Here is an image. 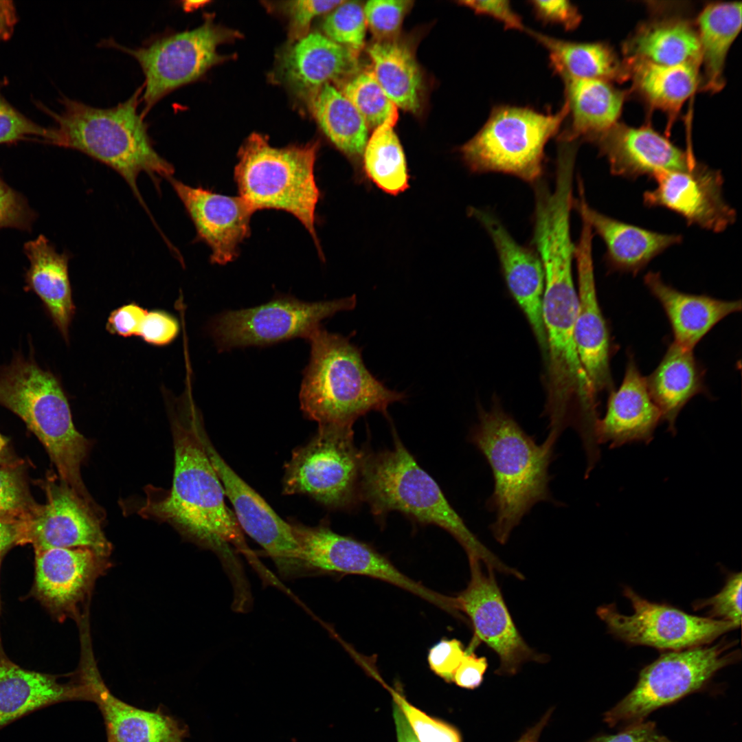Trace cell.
<instances>
[{
	"label": "cell",
	"mask_w": 742,
	"mask_h": 742,
	"mask_svg": "<svg viewBox=\"0 0 742 742\" xmlns=\"http://www.w3.org/2000/svg\"><path fill=\"white\" fill-rule=\"evenodd\" d=\"M179 407L171 416L172 487L162 493L148 486L137 513L170 524L187 539L215 553L232 583L234 597L245 598L250 589L238 554L243 553L257 567L259 563L225 504L223 487L203 443L200 413L188 395Z\"/></svg>",
	"instance_id": "6da1fadb"
},
{
	"label": "cell",
	"mask_w": 742,
	"mask_h": 742,
	"mask_svg": "<svg viewBox=\"0 0 742 742\" xmlns=\"http://www.w3.org/2000/svg\"><path fill=\"white\" fill-rule=\"evenodd\" d=\"M469 439L491 469L494 488L486 506L495 517L490 530L504 544L535 504L552 501L548 470L555 444H537L497 401L489 409L480 407Z\"/></svg>",
	"instance_id": "7a4b0ae2"
},
{
	"label": "cell",
	"mask_w": 742,
	"mask_h": 742,
	"mask_svg": "<svg viewBox=\"0 0 742 742\" xmlns=\"http://www.w3.org/2000/svg\"><path fill=\"white\" fill-rule=\"evenodd\" d=\"M142 91V85L127 100L109 108L63 98L60 113L47 110L55 122L47 143L76 150L113 169L148 212L137 184L139 175L146 173L158 187L161 179L172 177L175 168L155 150L138 111Z\"/></svg>",
	"instance_id": "3957f363"
},
{
	"label": "cell",
	"mask_w": 742,
	"mask_h": 742,
	"mask_svg": "<svg viewBox=\"0 0 742 742\" xmlns=\"http://www.w3.org/2000/svg\"><path fill=\"white\" fill-rule=\"evenodd\" d=\"M394 446L377 453H366L360 482V499L372 513L383 517L398 511L422 524L436 525L451 535L468 559L506 575L514 567L503 563L469 529L436 481L416 462L393 430Z\"/></svg>",
	"instance_id": "277c9868"
},
{
	"label": "cell",
	"mask_w": 742,
	"mask_h": 742,
	"mask_svg": "<svg viewBox=\"0 0 742 742\" xmlns=\"http://www.w3.org/2000/svg\"><path fill=\"white\" fill-rule=\"evenodd\" d=\"M306 340L311 355L300 403L304 415L318 426L352 427L357 418L372 411L387 416L390 405L405 398L372 374L361 350L348 337L321 326Z\"/></svg>",
	"instance_id": "5b68a950"
},
{
	"label": "cell",
	"mask_w": 742,
	"mask_h": 742,
	"mask_svg": "<svg viewBox=\"0 0 742 742\" xmlns=\"http://www.w3.org/2000/svg\"><path fill=\"white\" fill-rule=\"evenodd\" d=\"M0 405L20 417L45 447L66 484L95 513L103 510L81 476L91 442L76 429L58 381L32 358L16 356L0 369Z\"/></svg>",
	"instance_id": "8992f818"
},
{
	"label": "cell",
	"mask_w": 742,
	"mask_h": 742,
	"mask_svg": "<svg viewBox=\"0 0 742 742\" xmlns=\"http://www.w3.org/2000/svg\"><path fill=\"white\" fill-rule=\"evenodd\" d=\"M317 142L285 147L252 133L238 153L234 179L239 196L254 212L276 210L295 217L308 231L323 258L316 229V208L321 192L315 175Z\"/></svg>",
	"instance_id": "52a82bcc"
},
{
	"label": "cell",
	"mask_w": 742,
	"mask_h": 742,
	"mask_svg": "<svg viewBox=\"0 0 742 742\" xmlns=\"http://www.w3.org/2000/svg\"><path fill=\"white\" fill-rule=\"evenodd\" d=\"M568 114L565 102L556 113L529 107L495 106L480 131L460 148L473 172H502L535 183L543 172L547 142Z\"/></svg>",
	"instance_id": "ba28073f"
},
{
	"label": "cell",
	"mask_w": 742,
	"mask_h": 742,
	"mask_svg": "<svg viewBox=\"0 0 742 742\" xmlns=\"http://www.w3.org/2000/svg\"><path fill=\"white\" fill-rule=\"evenodd\" d=\"M734 644L723 640L662 654L641 670L634 688L605 712L604 721L610 727L638 723L699 690L717 671L740 659L739 649H732Z\"/></svg>",
	"instance_id": "9c48e42d"
},
{
	"label": "cell",
	"mask_w": 742,
	"mask_h": 742,
	"mask_svg": "<svg viewBox=\"0 0 742 742\" xmlns=\"http://www.w3.org/2000/svg\"><path fill=\"white\" fill-rule=\"evenodd\" d=\"M353 436L352 427L318 426L286 464L283 493L306 495L334 509L355 506L361 500L366 452L355 446Z\"/></svg>",
	"instance_id": "30bf717a"
},
{
	"label": "cell",
	"mask_w": 742,
	"mask_h": 742,
	"mask_svg": "<svg viewBox=\"0 0 742 742\" xmlns=\"http://www.w3.org/2000/svg\"><path fill=\"white\" fill-rule=\"evenodd\" d=\"M233 34L207 19L194 29L170 32L136 48L113 39L101 44L131 55L141 67L145 77L141 98L144 117L166 95L198 80L219 63L221 56L217 48Z\"/></svg>",
	"instance_id": "8fae6325"
},
{
	"label": "cell",
	"mask_w": 742,
	"mask_h": 742,
	"mask_svg": "<svg viewBox=\"0 0 742 742\" xmlns=\"http://www.w3.org/2000/svg\"><path fill=\"white\" fill-rule=\"evenodd\" d=\"M355 295L322 302H304L279 295L262 305L216 315L208 331L218 351L235 348L265 346L296 337H307L324 319L353 309Z\"/></svg>",
	"instance_id": "7c38bea8"
},
{
	"label": "cell",
	"mask_w": 742,
	"mask_h": 742,
	"mask_svg": "<svg viewBox=\"0 0 742 742\" xmlns=\"http://www.w3.org/2000/svg\"><path fill=\"white\" fill-rule=\"evenodd\" d=\"M624 596L633 609L620 613L614 604L600 606L596 614L613 636L631 645L680 651L706 645L737 627L722 620L687 614L666 604L650 602L625 587Z\"/></svg>",
	"instance_id": "4fadbf2b"
},
{
	"label": "cell",
	"mask_w": 742,
	"mask_h": 742,
	"mask_svg": "<svg viewBox=\"0 0 742 742\" xmlns=\"http://www.w3.org/2000/svg\"><path fill=\"white\" fill-rule=\"evenodd\" d=\"M309 574H356L376 578L409 592L449 613L451 597L410 578L370 545L339 535L328 526L290 523Z\"/></svg>",
	"instance_id": "5bb4252c"
},
{
	"label": "cell",
	"mask_w": 742,
	"mask_h": 742,
	"mask_svg": "<svg viewBox=\"0 0 742 742\" xmlns=\"http://www.w3.org/2000/svg\"><path fill=\"white\" fill-rule=\"evenodd\" d=\"M471 578L466 587L454 596L458 611L466 616L473 630L467 647L474 650L483 642L499 657L495 671L499 675H515L529 662L546 663V654L537 652L524 640L504 599L492 567L479 560H469Z\"/></svg>",
	"instance_id": "9a60e30c"
},
{
	"label": "cell",
	"mask_w": 742,
	"mask_h": 742,
	"mask_svg": "<svg viewBox=\"0 0 742 742\" xmlns=\"http://www.w3.org/2000/svg\"><path fill=\"white\" fill-rule=\"evenodd\" d=\"M204 430L202 438L205 449L225 495L234 508L241 530L266 551L282 578L291 579L307 576L291 524L283 520L228 465L215 449Z\"/></svg>",
	"instance_id": "2e32d148"
},
{
	"label": "cell",
	"mask_w": 742,
	"mask_h": 742,
	"mask_svg": "<svg viewBox=\"0 0 742 742\" xmlns=\"http://www.w3.org/2000/svg\"><path fill=\"white\" fill-rule=\"evenodd\" d=\"M47 501L23 521L21 544L30 543L35 552L52 548H84L108 557L111 544L99 517L66 484L45 483Z\"/></svg>",
	"instance_id": "e0dca14e"
},
{
	"label": "cell",
	"mask_w": 742,
	"mask_h": 742,
	"mask_svg": "<svg viewBox=\"0 0 742 742\" xmlns=\"http://www.w3.org/2000/svg\"><path fill=\"white\" fill-rule=\"evenodd\" d=\"M653 190L643 193L648 207H664L682 216L688 225L715 233L737 220V212L725 199L721 172L698 161L692 168L664 171L653 178Z\"/></svg>",
	"instance_id": "ac0fdd59"
},
{
	"label": "cell",
	"mask_w": 742,
	"mask_h": 742,
	"mask_svg": "<svg viewBox=\"0 0 742 742\" xmlns=\"http://www.w3.org/2000/svg\"><path fill=\"white\" fill-rule=\"evenodd\" d=\"M574 259L578 276L575 344L583 368L595 392L614 390L610 361L613 352L608 326L598 302L592 258V231L583 218Z\"/></svg>",
	"instance_id": "d6986e66"
},
{
	"label": "cell",
	"mask_w": 742,
	"mask_h": 742,
	"mask_svg": "<svg viewBox=\"0 0 742 742\" xmlns=\"http://www.w3.org/2000/svg\"><path fill=\"white\" fill-rule=\"evenodd\" d=\"M168 180L194 225L197 240L210 248V262L223 265L237 258L240 245L251 233L255 212L251 206L240 196L192 187L173 177Z\"/></svg>",
	"instance_id": "ffe728a7"
},
{
	"label": "cell",
	"mask_w": 742,
	"mask_h": 742,
	"mask_svg": "<svg viewBox=\"0 0 742 742\" xmlns=\"http://www.w3.org/2000/svg\"><path fill=\"white\" fill-rule=\"evenodd\" d=\"M34 592L59 618H78L96 579L109 567L106 557L84 548L36 552Z\"/></svg>",
	"instance_id": "44dd1931"
},
{
	"label": "cell",
	"mask_w": 742,
	"mask_h": 742,
	"mask_svg": "<svg viewBox=\"0 0 742 742\" xmlns=\"http://www.w3.org/2000/svg\"><path fill=\"white\" fill-rule=\"evenodd\" d=\"M616 177L651 179L664 171L692 168L697 163L693 152L684 150L649 124L639 127L618 122L593 142Z\"/></svg>",
	"instance_id": "7402d4cb"
},
{
	"label": "cell",
	"mask_w": 742,
	"mask_h": 742,
	"mask_svg": "<svg viewBox=\"0 0 742 742\" xmlns=\"http://www.w3.org/2000/svg\"><path fill=\"white\" fill-rule=\"evenodd\" d=\"M90 643L82 642L78 682L102 712L109 742H184L186 730L174 719L159 711L135 708L109 691L98 670Z\"/></svg>",
	"instance_id": "603a6c76"
},
{
	"label": "cell",
	"mask_w": 742,
	"mask_h": 742,
	"mask_svg": "<svg viewBox=\"0 0 742 742\" xmlns=\"http://www.w3.org/2000/svg\"><path fill=\"white\" fill-rule=\"evenodd\" d=\"M470 214L490 236L508 291L528 321L546 359L547 340L542 317L544 273L536 251L516 242L489 212L471 208Z\"/></svg>",
	"instance_id": "cb8c5ba5"
},
{
	"label": "cell",
	"mask_w": 742,
	"mask_h": 742,
	"mask_svg": "<svg viewBox=\"0 0 742 742\" xmlns=\"http://www.w3.org/2000/svg\"><path fill=\"white\" fill-rule=\"evenodd\" d=\"M578 199L574 206L605 245L604 260L609 272L636 275L655 258L680 244L683 236L665 234L629 224L607 216L587 203L583 183L578 182Z\"/></svg>",
	"instance_id": "d4e9b609"
},
{
	"label": "cell",
	"mask_w": 742,
	"mask_h": 742,
	"mask_svg": "<svg viewBox=\"0 0 742 742\" xmlns=\"http://www.w3.org/2000/svg\"><path fill=\"white\" fill-rule=\"evenodd\" d=\"M661 420V413L651 398L646 379L630 355L622 382L609 392L605 415L597 421V441L599 445L609 442L611 448L631 442L648 444Z\"/></svg>",
	"instance_id": "484cf974"
},
{
	"label": "cell",
	"mask_w": 742,
	"mask_h": 742,
	"mask_svg": "<svg viewBox=\"0 0 742 742\" xmlns=\"http://www.w3.org/2000/svg\"><path fill=\"white\" fill-rule=\"evenodd\" d=\"M359 53L319 32L306 34L290 47L281 62L286 82L309 98L322 86L341 83L359 69Z\"/></svg>",
	"instance_id": "4316f807"
},
{
	"label": "cell",
	"mask_w": 742,
	"mask_h": 742,
	"mask_svg": "<svg viewBox=\"0 0 742 742\" xmlns=\"http://www.w3.org/2000/svg\"><path fill=\"white\" fill-rule=\"evenodd\" d=\"M644 285L661 304L679 346L693 350L720 321L741 311V301L723 300L682 292L666 283L660 272L649 271Z\"/></svg>",
	"instance_id": "83f0119b"
},
{
	"label": "cell",
	"mask_w": 742,
	"mask_h": 742,
	"mask_svg": "<svg viewBox=\"0 0 742 742\" xmlns=\"http://www.w3.org/2000/svg\"><path fill=\"white\" fill-rule=\"evenodd\" d=\"M562 79L570 122L559 140L593 143L618 122L627 91L605 80Z\"/></svg>",
	"instance_id": "f1b7e54d"
},
{
	"label": "cell",
	"mask_w": 742,
	"mask_h": 742,
	"mask_svg": "<svg viewBox=\"0 0 742 742\" xmlns=\"http://www.w3.org/2000/svg\"><path fill=\"white\" fill-rule=\"evenodd\" d=\"M379 84L398 109L418 114L424 102L425 81L415 49L399 36L374 40L367 48Z\"/></svg>",
	"instance_id": "f546056e"
},
{
	"label": "cell",
	"mask_w": 742,
	"mask_h": 742,
	"mask_svg": "<svg viewBox=\"0 0 742 742\" xmlns=\"http://www.w3.org/2000/svg\"><path fill=\"white\" fill-rule=\"evenodd\" d=\"M24 251L30 261L25 274L26 288L40 297L54 324L67 340L75 309L68 272L69 256L58 252L43 235L27 242Z\"/></svg>",
	"instance_id": "4dcf8cb0"
},
{
	"label": "cell",
	"mask_w": 742,
	"mask_h": 742,
	"mask_svg": "<svg viewBox=\"0 0 742 742\" xmlns=\"http://www.w3.org/2000/svg\"><path fill=\"white\" fill-rule=\"evenodd\" d=\"M88 700L85 687L26 670L0 658V728L32 711L60 701Z\"/></svg>",
	"instance_id": "1f68e13d"
},
{
	"label": "cell",
	"mask_w": 742,
	"mask_h": 742,
	"mask_svg": "<svg viewBox=\"0 0 742 742\" xmlns=\"http://www.w3.org/2000/svg\"><path fill=\"white\" fill-rule=\"evenodd\" d=\"M624 60L631 91L650 108L665 112L671 120L700 89V63L664 65L634 57Z\"/></svg>",
	"instance_id": "d6a6232c"
},
{
	"label": "cell",
	"mask_w": 742,
	"mask_h": 742,
	"mask_svg": "<svg viewBox=\"0 0 742 742\" xmlns=\"http://www.w3.org/2000/svg\"><path fill=\"white\" fill-rule=\"evenodd\" d=\"M704 376L693 350L673 341L656 368L645 377L651 398L673 435L677 417L685 405L695 395L708 392Z\"/></svg>",
	"instance_id": "836d02e7"
},
{
	"label": "cell",
	"mask_w": 742,
	"mask_h": 742,
	"mask_svg": "<svg viewBox=\"0 0 742 742\" xmlns=\"http://www.w3.org/2000/svg\"><path fill=\"white\" fill-rule=\"evenodd\" d=\"M623 49L625 57L664 65L701 60L695 23L675 15L642 23L626 40Z\"/></svg>",
	"instance_id": "e575fe53"
},
{
	"label": "cell",
	"mask_w": 742,
	"mask_h": 742,
	"mask_svg": "<svg viewBox=\"0 0 742 742\" xmlns=\"http://www.w3.org/2000/svg\"><path fill=\"white\" fill-rule=\"evenodd\" d=\"M741 7L740 1L710 3L696 19L703 69L701 91L714 93L725 85L726 60L741 28Z\"/></svg>",
	"instance_id": "d590c367"
},
{
	"label": "cell",
	"mask_w": 742,
	"mask_h": 742,
	"mask_svg": "<svg viewBox=\"0 0 742 742\" xmlns=\"http://www.w3.org/2000/svg\"><path fill=\"white\" fill-rule=\"evenodd\" d=\"M527 32L548 51L550 65L561 78L627 80L624 60L608 44L564 41L529 29Z\"/></svg>",
	"instance_id": "8d00e7d4"
},
{
	"label": "cell",
	"mask_w": 742,
	"mask_h": 742,
	"mask_svg": "<svg viewBox=\"0 0 742 742\" xmlns=\"http://www.w3.org/2000/svg\"><path fill=\"white\" fill-rule=\"evenodd\" d=\"M309 99L313 115L330 142L348 157H360L369 128L352 104L331 84L322 86Z\"/></svg>",
	"instance_id": "74e56055"
},
{
	"label": "cell",
	"mask_w": 742,
	"mask_h": 742,
	"mask_svg": "<svg viewBox=\"0 0 742 742\" xmlns=\"http://www.w3.org/2000/svg\"><path fill=\"white\" fill-rule=\"evenodd\" d=\"M394 124L374 129L363 150V166L369 179L383 191L396 195L409 186L407 162Z\"/></svg>",
	"instance_id": "f35d334b"
},
{
	"label": "cell",
	"mask_w": 742,
	"mask_h": 742,
	"mask_svg": "<svg viewBox=\"0 0 742 742\" xmlns=\"http://www.w3.org/2000/svg\"><path fill=\"white\" fill-rule=\"evenodd\" d=\"M359 113L369 129L396 124L398 108L376 80L371 67L359 69L337 87Z\"/></svg>",
	"instance_id": "ab89813d"
},
{
	"label": "cell",
	"mask_w": 742,
	"mask_h": 742,
	"mask_svg": "<svg viewBox=\"0 0 742 742\" xmlns=\"http://www.w3.org/2000/svg\"><path fill=\"white\" fill-rule=\"evenodd\" d=\"M322 27L330 39L360 53L366 45L368 28L363 5L360 1H344L328 13Z\"/></svg>",
	"instance_id": "60d3db41"
},
{
	"label": "cell",
	"mask_w": 742,
	"mask_h": 742,
	"mask_svg": "<svg viewBox=\"0 0 742 742\" xmlns=\"http://www.w3.org/2000/svg\"><path fill=\"white\" fill-rule=\"evenodd\" d=\"M38 506L16 466L0 465V517L24 521Z\"/></svg>",
	"instance_id": "b9f144b4"
},
{
	"label": "cell",
	"mask_w": 742,
	"mask_h": 742,
	"mask_svg": "<svg viewBox=\"0 0 742 742\" xmlns=\"http://www.w3.org/2000/svg\"><path fill=\"white\" fill-rule=\"evenodd\" d=\"M409 0H372L363 5L367 27L374 40L392 38L400 35L403 21L413 7Z\"/></svg>",
	"instance_id": "7bdbcfd3"
},
{
	"label": "cell",
	"mask_w": 742,
	"mask_h": 742,
	"mask_svg": "<svg viewBox=\"0 0 742 742\" xmlns=\"http://www.w3.org/2000/svg\"><path fill=\"white\" fill-rule=\"evenodd\" d=\"M419 742H462L459 730L416 708L398 692L388 688Z\"/></svg>",
	"instance_id": "ee69618b"
},
{
	"label": "cell",
	"mask_w": 742,
	"mask_h": 742,
	"mask_svg": "<svg viewBox=\"0 0 742 742\" xmlns=\"http://www.w3.org/2000/svg\"><path fill=\"white\" fill-rule=\"evenodd\" d=\"M741 572L730 574L721 590L716 595L695 601V609L709 608L710 618L730 622L737 627L741 623Z\"/></svg>",
	"instance_id": "f6af8a7d"
},
{
	"label": "cell",
	"mask_w": 742,
	"mask_h": 742,
	"mask_svg": "<svg viewBox=\"0 0 742 742\" xmlns=\"http://www.w3.org/2000/svg\"><path fill=\"white\" fill-rule=\"evenodd\" d=\"M32 136L43 138L47 142L50 129L28 119L14 108L0 93V144L14 143Z\"/></svg>",
	"instance_id": "bcb514c9"
},
{
	"label": "cell",
	"mask_w": 742,
	"mask_h": 742,
	"mask_svg": "<svg viewBox=\"0 0 742 742\" xmlns=\"http://www.w3.org/2000/svg\"><path fill=\"white\" fill-rule=\"evenodd\" d=\"M34 216L22 195L0 178V228L29 229Z\"/></svg>",
	"instance_id": "7dc6e473"
},
{
	"label": "cell",
	"mask_w": 742,
	"mask_h": 742,
	"mask_svg": "<svg viewBox=\"0 0 742 742\" xmlns=\"http://www.w3.org/2000/svg\"><path fill=\"white\" fill-rule=\"evenodd\" d=\"M466 653L462 642L456 638H442L428 651L430 669L447 682H453L454 673Z\"/></svg>",
	"instance_id": "c3c4849f"
},
{
	"label": "cell",
	"mask_w": 742,
	"mask_h": 742,
	"mask_svg": "<svg viewBox=\"0 0 742 742\" xmlns=\"http://www.w3.org/2000/svg\"><path fill=\"white\" fill-rule=\"evenodd\" d=\"M343 1L297 0L286 2L284 7L290 19L292 38L297 40L306 35L315 17L330 13Z\"/></svg>",
	"instance_id": "681fc988"
},
{
	"label": "cell",
	"mask_w": 742,
	"mask_h": 742,
	"mask_svg": "<svg viewBox=\"0 0 742 742\" xmlns=\"http://www.w3.org/2000/svg\"><path fill=\"white\" fill-rule=\"evenodd\" d=\"M179 333L177 320L162 311L147 312L142 324L139 336L146 342L164 346L175 339Z\"/></svg>",
	"instance_id": "f907efd6"
},
{
	"label": "cell",
	"mask_w": 742,
	"mask_h": 742,
	"mask_svg": "<svg viewBox=\"0 0 742 742\" xmlns=\"http://www.w3.org/2000/svg\"><path fill=\"white\" fill-rule=\"evenodd\" d=\"M533 11L544 23L559 24L572 30L580 24L582 16L577 7L568 1H531Z\"/></svg>",
	"instance_id": "816d5d0a"
},
{
	"label": "cell",
	"mask_w": 742,
	"mask_h": 742,
	"mask_svg": "<svg viewBox=\"0 0 742 742\" xmlns=\"http://www.w3.org/2000/svg\"><path fill=\"white\" fill-rule=\"evenodd\" d=\"M458 3L478 14L486 15L499 21L506 28L525 32L528 30L508 1L465 0L460 1Z\"/></svg>",
	"instance_id": "f5cc1de1"
},
{
	"label": "cell",
	"mask_w": 742,
	"mask_h": 742,
	"mask_svg": "<svg viewBox=\"0 0 742 742\" xmlns=\"http://www.w3.org/2000/svg\"><path fill=\"white\" fill-rule=\"evenodd\" d=\"M147 311L135 303L122 306L111 313L106 328L113 333L123 337L138 335Z\"/></svg>",
	"instance_id": "db71d44e"
},
{
	"label": "cell",
	"mask_w": 742,
	"mask_h": 742,
	"mask_svg": "<svg viewBox=\"0 0 742 742\" xmlns=\"http://www.w3.org/2000/svg\"><path fill=\"white\" fill-rule=\"evenodd\" d=\"M589 742H674L661 734L651 721H642L625 727L615 734L602 735Z\"/></svg>",
	"instance_id": "11a10c76"
},
{
	"label": "cell",
	"mask_w": 742,
	"mask_h": 742,
	"mask_svg": "<svg viewBox=\"0 0 742 742\" xmlns=\"http://www.w3.org/2000/svg\"><path fill=\"white\" fill-rule=\"evenodd\" d=\"M487 667L485 657H479L474 651L466 649V653L454 673L453 682L461 688L475 689L482 683Z\"/></svg>",
	"instance_id": "9f6ffc18"
},
{
	"label": "cell",
	"mask_w": 742,
	"mask_h": 742,
	"mask_svg": "<svg viewBox=\"0 0 742 742\" xmlns=\"http://www.w3.org/2000/svg\"><path fill=\"white\" fill-rule=\"evenodd\" d=\"M22 521L0 517V555L12 546L21 544Z\"/></svg>",
	"instance_id": "6f0895ef"
},
{
	"label": "cell",
	"mask_w": 742,
	"mask_h": 742,
	"mask_svg": "<svg viewBox=\"0 0 742 742\" xmlns=\"http://www.w3.org/2000/svg\"><path fill=\"white\" fill-rule=\"evenodd\" d=\"M16 22V10L13 2L0 0V41L11 37Z\"/></svg>",
	"instance_id": "680465c9"
},
{
	"label": "cell",
	"mask_w": 742,
	"mask_h": 742,
	"mask_svg": "<svg viewBox=\"0 0 742 742\" xmlns=\"http://www.w3.org/2000/svg\"><path fill=\"white\" fill-rule=\"evenodd\" d=\"M392 707L397 742H419L399 706L394 701Z\"/></svg>",
	"instance_id": "91938a15"
},
{
	"label": "cell",
	"mask_w": 742,
	"mask_h": 742,
	"mask_svg": "<svg viewBox=\"0 0 742 742\" xmlns=\"http://www.w3.org/2000/svg\"><path fill=\"white\" fill-rule=\"evenodd\" d=\"M552 710H548L540 721L529 728L516 742H538L543 729L550 720Z\"/></svg>",
	"instance_id": "94428289"
},
{
	"label": "cell",
	"mask_w": 742,
	"mask_h": 742,
	"mask_svg": "<svg viewBox=\"0 0 742 742\" xmlns=\"http://www.w3.org/2000/svg\"><path fill=\"white\" fill-rule=\"evenodd\" d=\"M8 454V440L0 433V465L14 466V462L11 461L10 456Z\"/></svg>",
	"instance_id": "6125c7cd"
}]
</instances>
